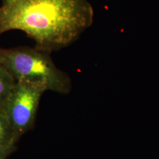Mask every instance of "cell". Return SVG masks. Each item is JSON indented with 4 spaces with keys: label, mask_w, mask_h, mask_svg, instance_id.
Masks as SVG:
<instances>
[{
    "label": "cell",
    "mask_w": 159,
    "mask_h": 159,
    "mask_svg": "<svg viewBox=\"0 0 159 159\" xmlns=\"http://www.w3.org/2000/svg\"><path fill=\"white\" fill-rule=\"evenodd\" d=\"M93 19L87 0H21L0 7V35L21 31L36 48L51 53L74 43Z\"/></svg>",
    "instance_id": "cell-1"
},
{
    "label": "cell",
    "mask_w": 159,
    "mask_h": 159,
    "mask_svg": "<svg viewBox=\"0 0 159 159\" xmlns=\"http://www.w3.org/2000/svg\"><path fill=\"white\" fill-rule=\"evenodd\" d=\"M0 64L15 80L40 81L47 90L60 94H68L72 81L67 73L57 67L50 53L35 47H0Z\"/></svg>",
    "instance_id": "cell-2"
},
{
    "label": "cell",
    "mask_w": 159,
    "mask_h": 159,
    "mask_svg": "<svg viewBox=\"0 0 159 159\" xmlns=\"http://www.w3.org/2000/svg\"><path fill=\"white\" fill-rule=\"evenodd\" d=\"M46 91V85L40 81H16L0 110L8 120L18 141L34 127L41 97Z\"/></svg>",
    "instance_id": "cell-3"
},
{
    "label": "cell",
    "mask_w": 159,
    "mask_h": 159,
    "mask_svg": "<svg viewBox=\"0 0 159 159\" xmlns=\"http://www.w3.org/2000/svg\"><path fill=\"white\" fill-rule=\"evenodd\" d=\"M16 80L0 64V110L6 102Z\"/></svg>",
    "instance_id": "cell-4"
},
{
    "label": "cell",
    "mask_w": 159,
    "mask_h": 159,
    "mask_svg": "<svg viewBox=\"0 0 159 159\" xmlns=\"http://www.w3.org/2000/svg\"><path fill=\"white\" fill-rule=\"evenodd\" d=\"M17 142L8 120L0 110V146L16 145Z\"/></svg>",
    "instance_id": "cell-5"
},
{
    "label": "cell",
    "mask_w": 159,
    "mask_h": 159,
    "mask_svg": "<svg viewBox=\"0 0 159 159\" xmlns=\"http://www.w3.org/2000/svg\"><path fill=\"white\" fill-rule=\"evenodd\" d=\"M16 145L0 146V159H6L16 150Z\"/></svg>",
    "instance_id": "cell-6"
},
{
    "label": "cell",
    "mask_w": 159,
    "mask_h": 159,
    "mask_svg": "<svg viewBox=\"0 0 159 159\" xmlns=\"http://www.w3.org/2000/svg\"><path fill=\"white\" fill-rule=\"evenodd\" d=\"M21 0H2V6H9L13 4L17 3Z\"/></svg>",
    "instance_id": "cell-7"
}]
</instances>
